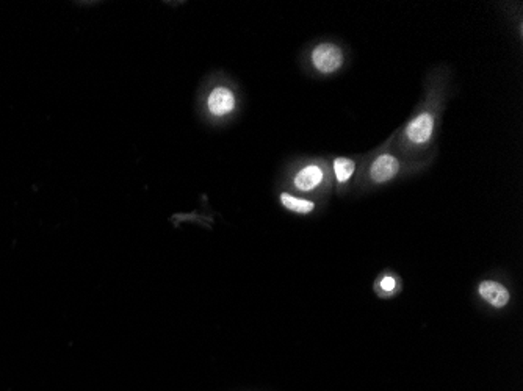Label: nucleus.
<instances>
[{
	"mask_svg": "<svg viewBox=\"0 0 523 391\" xmlns=\"http://www.w3.org/2000/svg\"><path fill=\"white\" fill-rule=\"evenodd\" d=\"M400 173V161L390 154H382L373 161L370 168L371 180L375 184H386Z\"/></svg>",
	"mask_w": 523,
	"mask_h": 391,
	"instance_id": "7ed1b4c3",
	"label": "nucleus"
},
{
	"mask_svg": "<svg viewBox=\"0 0 523 391\" xmlns=\"http://www.w3.org/2000/svg\"><path fill=\"white\" fill-rule=\"evenodd\" d=\"M480 294L481 298L489 302L490 305L495 308L505 307L509 302V292L499 282L486 280L480 285Z\"/></svg>",
	"mask_w": 523,
	"mask_h": 391,
	"instance_id": "423d86ee",
	"label": "nucleus"
},
{
	"mask_svg": "<svg viewBox=\"0 0 523 391\" xmlns=\"http://www.w3.org/2000/svg\"><path fill=\"white\" fill-rule=\"evenodd\" d=\"M356 169V163L351 159H346V157H338V159L334 160V174H336V179L338 184H346L351 179V175L354 174Z\"/></svg>",
	"mask_w": 523,
	"mask_h": 391,
	"instance_id": "6e6552de",
	"label": "nucleus"
},
{
	"mask_svg": "<svg viewBox=\"0 0 523 391\" xmlns=\"http://www.w3.org/2000/svg\"><path fill=\"white\" fill-rule=\"evenodd\" d=\"M434 124L436 122H434L432 115H430V113H421V115L407 124L405 130L407 140L414 144H419V146L430 143L434 134Z\"/></svg>",
	"mask_w": 523,
	"mask_h": 391,
	"instance_id": "f03ea898",
	"label": "nucleus"
},
{
	"mask_svg": "<svg viewBox=\"0 0 523 391\" xmlns=\"http://www.w3.org/2000/svg\"><path fill=\"white\" fill-rule=\"evenodd\" d=\"M312 63L318 72L334 74L343 65V52L336 44L321 42L312 50Z\"/></svg>",
	"mask_w": 523,
	"mask_h": 391,
	"instance_id": "f257e3e1",
	"label": "nucleus"
},
{
	"mask_svg": "<svg viewBox=\"0 0 523 391\" xmlns=\"http://www.w3.org/2000/svg\"><path fill=\"white\" fill-rule=\"evenodd\" d=\"M281 202L282 205L287 208L290 212L299 213V214H307L315 210V202L307 200V199H301V198H295V196L288 194V193H282L281 194Z\"/></svg>",
	"mask_w": 523,
	"mask_h": 391,
	"instance_id": "0eeeda50",
	"label": "nucleus"
},
{
	"mask_svg": "<svg viewBox=\"0 0 523 391\" xmlns=\"http://www.w3.org/2000/svg\"><path fill=\"white\" fill-rule=\"evenodd\" d=\"M325 180V171L323 168L318 165H307L296 173L293 179V185L296 190L302 193L313 191L315 188H318Z\"/></svg>",
	"mask_w": 523,
	"mask_h": 391,
	"instance_id": "39448f33",
	"label": "nucleus"
},
{
	"mask_svg": "<svg viewBox=\"0 0 523 391\" xmlns=\"http://www.w3.org/2000/svg\"><path fill=\"white\" fill-rule=\"evenodd\" d=\"M380 287H381L382 292L392 293L393 289H395V287H396V282H395L393 277H384V279L381 280V285Z\"/></svg>",
	"mask_w": 523,
	"mask_h": 391,
	"instance_id": "1a4fd4ad",
	"label": "nucleus"
},
{
	"mask_svg": "<svg viewBox=\"0 0 523 391\" xmlns=\"http://www.w3.org/2000/svg\"><path fill=\"white\" fill-rule=\"evenodd\" d=\"M207 109L213 116H226L235 109L234 93L224 86H218L209 94L207 99Z\"/></svg>",
	"mask_w": 523,
	"mask_h": 391,
	"instance_id": "20e7f679",
	"label": "nucleus"
}]
</instances>
